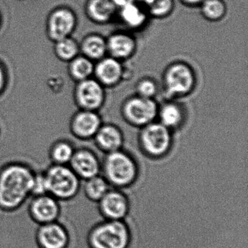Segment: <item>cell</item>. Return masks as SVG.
I'll return each instance as SVG.
<instances>
[{
	"label": "cell",
	"mask_w": 248,
	"mask_h": 248,
	"mask_svg": "<svg viewBox=\"0 0 248 248\" xmlns=\"http://www.w3.org/2000/svg\"><path fill=\"white\" fill-rule=\"evenodd\" d=\"M8 81V76H7L5 68L0 63V95L3 93Z\"/></svg>",
	"instance_id": "f546056e"
},
{
	"label": "cell",
	"mask_w": 248,
	"mask_h": 248,
	"mask_svg": "<svg viewBox=\"0 0 248 248\" xmlns=\"http://www.w3.org/2000/svg\"><path fill=\"white\" fill-rule=\"evenodd\" d=\"M112 1L119 8L120 7L123 6V5H126V4L135 2V1H137V0H112Z\"/></svg>",
	"instance_id": "1f68e13d"
},
{
	"label": "cell",
	"mask_w": 248,
	"mask_h": 248,
	"mask_svg": "<svg viewBox=\"0 0 248 248\" xmlns=\"http://www.w3.org/2000/svg\"><path fill=\"white\" fill-rule=\"evenodd\" d=\"M43 171L47 181L48 194L59 201H71L80 191L82 180L69 165L51 164Z\"/></svg>",
	"instance_id": "277c9868"
},
{
	"label": "cell",
	"mask_w": 248,
	"mask_h": 248,
	"mask_svg": "<svg viewBox=\"0 0 248 248\" xmlns=\"http://www.w3.org/2000/svg\"><path fill=\"white\" fill-rule=\"evenodd\" d=\"M159 91L158 84L151 78H143L136 85V95L155 99Z\"/></svg>",
	"instance_id": "83f0119b"
},
{
	"label": "cell",
	"mask_w": 248,
	"mask_h": 248,
	"mask_svg": "<svg viewBox=\"0 0 248 248\" xmlns=\"http://www.w3.org/2000/svg\"><path fill=\"white\" fill-rule=\"evenodd\" d=\"M143 6L149 17L159 19L166 18L172 12L174 0H149Z\"/></svg>",
	"instance_id": "4316f807"
},
{
	"label": "cell",
	"mask_w": 248,
	"mask_h": 248,
	"mask_svg": "<svg viewBox=\"0 0 248 248\" xmlns=\"http://www.w3.org/2000/svg\"><path fill=\"white\" fill-rule=\"evenodd\" d=\"M173 143L172 131L155 121L140 128L139 144L143 153L152 159L168 155Z\"/></svg>",
	"instance_id": "8992f818"
},
{
	"label": "cell",
	"mask_w": 248,
	"mask_h": 248,
	"mask_svg": "<svg viewBox=\"0 0 248 248\" xmlns=\"http://www.w3.org/2000/svg\"><path fill=\"white\" fill-rule=\"evenodd\" d=\"M200 7L203 18L211 22L221 21L227 11L223 0H204Z\"/></svg>",
	"instance_id": "484cf974"
},
{
	"label": "cell",
	"mask_w": 248,
	"mask_h": 248,
	"mask_svg": "<svg viewBox=\"0 0 248 248\" xmlns=\"http://www.w3.org/2000/svg\"><path fill=\"white\" fill-rule=\"evenodd\" d=\"M75 150L73 144L69 140H57L53 143L49 150V158L51 164L69 165Z\"/></svg>",
	"instance_id": "603a6c76"
},
{
	"label": "cell",
	"mask_w": 248,
	"mask_h": 248,
	"mask_svg": "<svg viewBox=\"0 0 248 248\" xmlns=\"http://www.w3.org/2000/svg\"><path fill=\"white\" fill-rule=\"evenodd\" d=\"M68 63V73L75 82H81L93 77L95 62L83 55L79 54Z\"/></svg>",
	"instance_id": "7402d4cb"
},
{
	"label": "cell",
	"mask_w": 248,
	"mask_h": 248,
	"mask_svg": "<svg viewBox=\"0 0 248 248\" xmlns=\"http://www.w3.org/2000/svg\"><path fill=\"white\" fill-rule=\"evenodd\" d=\"M98 210L105 220H122L130 211L127 196L117 189H109L98 202Z\"/></svg>",
	"instance_id": "7c38bea8"
},
{
	"label": "cell",
	"mask_w": 248,
	"mask_h": 248,
	"mask_svg": "<svg viewBox=\"0 0 248 248\" xmlns=\"http://www.w3.org/2000/svg\"><path fill=\"white\" fill-rule=\"evenodd\" d=\"M107 56L120 62L131 59L137 50L136 37L126 31H115L107 38Z\"/></svg>",
	"instance_id": "2e32d148"
},
{
	"label": "cell",
	"mask_w": 248,
	"mask_h": 248,
	"mask_svg": "<svg viewBox=\"0 0 248 248\" xmlns=\"http://www.w3.org/2000/svg\"><path fill=\"white\" fill-rule=\"evenodd\" d=\"M69 165L83 181L100 175L101 172V162L96 154L88 148L76 149Z\"/></svg>",
	"instance_id": "9a60e30c"
},
{
	"label": "cell",
	"mask_w": 248,
	"mask_h": 248,
	"mask_svg": "<svg viewBox=\"0 0 248 248\" xmlns=\"http://www.w3.org/2000/svg\"><path fill=\"white\" fill-rule=\"evenodd\" d=\"M35 171L25 162H10L0 168V210H19L31 195Z\"/></svg>",
	"instance_id": "6da1fadb"
},
{
	"label": "cell",
	"mask_w": 248,
	"mask_h": 248,
	"mask_svg": "<svg viewBox=\"0 0 248 248\" xmlns=\"http://www.w3.org/2000/svg\"><path fill=\"white\" fill-rule=\"evenodd\" d=\"M74 99L79 109L98 111L106 101V88L95 78L76 82Z\"/></svg>",
	"instance_id": "9c48e42d"
},
{
	"label": "cell",
	"mask_w": 248,
	"mask_h": 248,
	"mask_svg": "<svg viewBox=\"0 0 248 248\" xmlns=\"http://www.w3.org/2000/svg\"><path fill=\"white\" fill-rule=\"evenodd\" d=\"M85 12L92 22L107 24L117 18L118 7L112 0H88L85 3Z\"/></svg>",
	"instance_id": "ac0fdd59"
},
{
	"label": "cell",
	"mask_w": 248,
	"mask_h": 248,
	"mask_svg": "<svg viewBox=\"0 0 248 248\" xmlns=\"http://www.w3.org/2000/svg\"><path fill=\"white\" fill-rule=\"evenodd\" d=\"M93 139L97 147L106 154L120 150L124 144L123 131L113 124L103 123Z\"/></svg>",
	"instance_id": "e0dca14e"
},
{
	"label": "cell",
	"mask_w": 248,
	"mask_h": 248,
	"mask_svg": "<svg viewBox=\"0 0 248 248\" xmlns=\"http://www.w3.org/2000/svg\"><path fill=\"white\" fill-rule=\"evenodd\" d=\"M101 171L109 185L120 188L134 184L139 173L136 159L123 149L107 154L101 162Z\"/></svg>",
	"instance_id": "7a4b0ae2"
},
{
	"label": "cell",
	"mask_w": 248,
	"mask_h": 248,
	"mask_svg": "<svg viewBox=\"0 0 248 248\" xmlns=\"http://www.w3.org/2000/svg\"><path fill=\"white\" fill-rule=\"evenodd\" d=\"M182 3L188 6H200L204 0H181Z\"/></svg>",
	"instance_id": "4dcf8cb0"
},
{
	"label": "cell",
	"mask_w": 248,
	"mask_h": 248,
	"mask_svg": "<svg viewBox=\"0 0 248 248\" xmlns=\"http://www.w3.org/2000/svg\"><path fill=\"white\" fill-rule=\"evenodd\" d=\"M109 190V184L107 180L98 175L85 180L83 192L85 197L93 202H98Z\"/></svg>",
	"instance_id": "cb8c5ba5"
},
{
	"label": "cell",
	"mask_w": 248,
	"mask_h": 248,
	"mask_svg": "<svg viewBox=\"0 0 248 248\" xmlns=\"http://www.w3.org/2000/svg\"><path fill=\"white\" fill-rule=\"evenodd\" d=\"M53 51L58 59L69 63L80 54L79 43L72 37L55 42Z\"/></svg>",
	"instance_id": "d4e9b609"
},
{
	"label": "cell",
	"mask_w": 248,
	"mask_h": 248,
	"mask_svg": "<svg viewBox=\"0 0 248 248\" xmlns=\"http://www.w3.org/2000/svg\"><path fill=\"white\" fill-rule=\"evenodd\" d=\"M131 239L124 220H104L91 228L87 242L90 248H128Z\"/></svg>",
	"instance_id": "3957f363"
},
{
	"label": "cell",
	"mask_w": 248,
	"mask_h": 248,
	"mask_svg": "<svg viewBox=\"0 0 248 248\" xmlns=\"http://www.w3.org/2000/svg\"><path fill=\"white\" fill-rule=\"evenodd\" d=\"M1 20H2V18H1V14H0V24H1Z\"/></svg>",
	"instance_id": "d6a6232c"
},
{
	"label": "cell",
	"mask_w": 248,
	"mask_h": 248,
	"mask_svg": "<svg viewBox=\"0 0 248 248\" xmlns=\"http://www.w3.org/2000/svg\"><path fill=\"white\" fill-rule=\"evenodd\" d=\"M159 104L154 98L135 95L127 98L121 107L124 121L133 127H141L156 121Z\"/></svg>",
	"instance_id": "52a82bcc"
},
{
	"label": "cell",
	"mask_w": 248,
	"mask_h": 248,
	"mask_svg": "<svg viewBox=\"0 0 248 248\" xmlns=\"http://www.w3.org/2000/svg\"><path fill=\"white\" fill-rule=\"evenodd\" d=\"M29 217L37 225L57 221L62 216L61 202L49 194L31 197L27 206Z\"/></svg>",
	"instance_id": "30bf717a"
},
{
	"label": "cell",
	"mask_w": 248,
	"mask_h": 248,
	"mask_svg": "<svg viewBox=\"0 0 248 248\" xmlns=\"http://www.w3.org/2000/svg\"><path fill=\"white\" fill-rule=\"evenodd\" d=\"M102 124L98 111L79 109L71 120V133L77 139L90 140L93 139Z\"/></svg>",
	"instance_id": "5bb4252c"
},
{
	"label": "cell",
	"mask_w": 248,
	"mask_h": 248,
	"mask_svg": "<svg viewBox=\"0 0 248 248\" xmlns=\"http://www.w3.org/2000/svg\"><path fill=\"white\" fill-rule=\"evenodd\" d=\"M162 84L168 99L183 98L190 95L197 85V76L193 68L183 62L171 63L165 68Z\"/></svg>",
	"instance_id": "5b68a950"
},
{
	"label": "cell",
	"mask_w": 248,
	"mask_h": 248,
	"mask_svg": "<svg viewBox=\"0 0 248 248\" xmlns=\"http://www.w3.org/2000/svg\"><path fill=\"white\" fill-rule=\"evenodd\" d=\"M125 72L123 62L107 56L95 62L93 78L104 88H114L125 79Z\"/></svg>",
	"instance_id": "4fadbf2b"
},
{
	"label": "cell",
	"mask_w": 248,
	"mask_h": 248,
	"mask_svg": "<svg viewBox=\"0 0 248 248\" xmlns=\"http://www.w3.org/2000/svg\"><path fill=\"white\" fill-rule=\"evenodd\" d=\"M78 18L73 10L67 7H58L47 16L46 34L52 42L72 37L76 30Z\"/></svg>",
	"instance_id": "ba28073f"
},
{
	"label": "cell",
	"mask_w": 248,
	"mask_h": 248,
	"mask_svg": "<svg viewBox=\"0 0 248 248\" xmlns=\"http://www.w3.org/2000/svg\"><path fill=\"white\" fill-rule=\"evenodd\" d=\"M117 17L126 28L138 30L147 24L149 16L144 6L135 1L119 8Z\"/></svg>",
	"instance_id": "d6986e66"
},
{
	"label": "cell",
	"mask_w": 248,
	"mask_h": 248,
	"mask_svg": "<svg viewBox=\"0 0 248 248\" xmlns=\"http://www.w3.org/2000/svg\"><path fill=\"white\" fill-rule=\"evenodd\" d=\"M80 54L96 62L107 56V38L101 34H89L79 43Z\"/></svg>",
	"instance_id": "44dd1931"
},
{
	"label": "cell",
	"mask_w": 248,
	"mask_h": 248,
	"mask_svg": "<svg viewBox=\"0 0 248 248\" xmlns=\"http://www.w3.org/2000/svg\"><path fill=\"white\" fill-rule=\"evenodd\" d=\"M34 240L38 248H69L71 235L67 227L57 220L38 225Z\"/></svg>",
	"instance_id": "8fae6325"
},
{
	"label": "cell",
	"mask_w": 248,
	"mask_h": 248,
	"mask_svg": "<svg viewBox=\"0 0 248 248\" xmlns=\"http://www.w3.org/2000/svg\"><path fill=\"white\" fill-rule=\"evenodd\" d=\"M46 194H48V191H47V181L45 176L44 171H35L34 178H33L31 197Z\"/></svg>",
	"instance_id": "f1b7e54d"
},
{
	"label": "cell",
	"mask_w": 248,
	"mask_h": 248,
	"mask_svg": "<svg viewBox=\"0 0 248 248\" xmlns=\"http://www.w3.org/2000/svg\"><path fill=\"white\" fill-rule=\"evenodd\" d=\"M159 123L174 131L180 128L186 120V113L182 105L172 99L162 103L158 108L157 118Z\"/></svg>",
	"instance_id": "ffe728a7"
}]
</instances>
